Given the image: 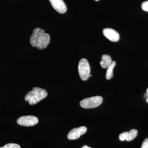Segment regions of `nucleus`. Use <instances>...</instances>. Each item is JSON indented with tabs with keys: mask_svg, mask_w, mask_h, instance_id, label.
<instances>
[{
	"mask_svg": "<svg viewBox=\"0 0 148 148\" xmlns=\"http://www.w3.org/2000/svg\"><path fill=\"white\" fill-rule=\"evenodd\" d=\"M79 74L83 81L88 79L90 75V67L88 61L85 58L80 60L78 64Z\"/></svg>",
	"mask_w": 148,
	"mask_h": 148,
	"instance_id": "20e7f679",
	"label": "nucleus"
},
{
	"mask_svg": "<svg viewBox=\"0 0 148 148\" xmlns=\"http://www.w3.org/2000/svg\"><path fill=\"white\" fill-rule=\"evenodd\" d=\"M38 122V119L34 116H24L18 118L17 123L18 125L24 126H34Z\"/></svg>",
	"mask_w": 148,
	"mask_h": 148,
	"instance_id": "39448f33",
	"label": "nucleus"
},
{
	"mask_svg": "<svg viewBox=\"0 0 148 148\" xmlns=\"http://www.w3.org/2000/svg\"><path fill=\"white\" fill-rule=\"evenodd\" d=\"M88 148V147H87V146L85 145L84 146H83V147H82V148Z\"/></svg>",
	"mask_w": 148,
	"mask_h": 148,
	"instance_id": "dca6fc26",
	"label": "nucleus"
},
{
	"mask_svg": "<svg viewBox=\"0 0 148 148\" xmlns=\"http://www.w3.org/2000/svg\"><path fill=\"white\" fill-rule=\"evenodd\" d=\"M88 148H90V147H88Z\"/></svg>",
	"mask_w": 148,
	"mask_h": 148,
	"instance_id": "a211bd4d",
	"label": "nucleus"
},
{
	"mask_svg": "<svg viewBox=\"0 0 148 148\" xmlns=\"http://www.w3.org/2000/svg\"><path fill=\"white\" fill-rule=\"evenodd\" d=\"M87 128L85 126H81L72 129L68 133L67 137L70 140H76L86 132Z\"/></svg>",
	"mask_w": 148,
	"mask_h": 148,
	"instance_id": "423d86ee",
	"label": "nucleus"
},
{
	"mask_svg": "<svg viewBox=\"0 0 148 148\" xmlns=\"http://www.w3.org/2000/svg\"><path fill=\"white\" fill-rule=\"evenodd\" d=\"M55 10L60 14H64L67 11V8L63 0H49Z\"/></svg>",
	"mask_w": 148,
	"mask_h": 148,
	"instance_id": "6e6552de",
	"label": "nucleus"
},
{
	"mask_svg": "<svg viewBox=\"0 0 148 148\" xmlns=\"http://www.w3.org/2000/svg\"><path fill=\"white\" fill-rule=\"evenodd\" d=\"M0 148H21L18 145L14 143H9Z\"/></svg>",
	"mask_w": 148,
	"mask_h": 148,
	"instance_id": "f8f14e48",
	"label": "nucleus"
},
{
	"mask_svg": "<svg viewBox=\"0 0 148 148\" xmlns=\"http://www.w3.org/2000/svg\"><path fill=\"white\" fill-rule=\"evenodd\" d=\"M142 9L145 11L148 12V1H146L144 2L142 4Z\"/></svg>",
	"mask_w": 148,
	"mask_h": 148,
	"instance_id": "ddd939ff",
	"label": "nucleus"
},
{
	"mask_svg": "<svg viewBox=\"0 0 148 148\" xmlns=\"http://www.w3.org/2000/svg\"><path fill=\"white\" fill-rule=\"evenodd\" d=\"M112 62V59L110 55L104 54L102 57L100 64L103 69H107L110 65Z\"/></svg>",
	"mask_w": 148,
	"mask_h": 148,
	"instance_id": "9d476101",
	"label": "nucleus"
},
{
	"mask_svg": "<svg viewBox=\"0 0 148 148\" xmlns=\"http://www.w3.org/2000/svg\"><path fill=\"white\" fill-rule=\"evenodd\" d=\"M46 90L39 87H34L32 90L26 94L25 100L29 102L30 105L37 104L47 96Z\"/></svg>",
	"mask_w": 148,
	"mask_h": 148,
	"instance_id": "f03ea898",
	"label": "nucleus"
},
{
	"mask_svg": "<svg viewBox=\"0 0 148 148\" xmlns=\"http://www.w3.org/2000/svg\"><path fill=\"white\" fill-rule=\"evenodd\" d=\"M50 41L49 34L45 33V31L40 28L34 29L33 34L30 37V42L33 47L38 49H43L47 47Z\"/></svg>",
	"mask_w": 148,
	"mask_h": 148,
	"instance_id": "f257e3e1",
	"label": "nucleus"
},
{
	"mask_svg": "<svg viewBox=\"0 0 148 148\" xmlns=\"http://www.w3.org/2000/svg\"><path fill=\"white\" fill-rule=\"evenodd\" d=\"M95 1H99V0H95Z\"/></svg>",
	"mask_w": 148,
	"mask_h": 148,
	"instance_id": "f3484780",
	"label": "nucleus"
},
{
	"mask_svg": "<svg viewBox=\"0 0 148 148\" xmlns=\"http://www.w3.org/2000/svg\"><path fill=\"white\" fill-rule=\"evenodd\" d=\"M103 98L101 96H96L85 98L80 102V106L84 108H92L102 104Z\"/></svg>",
	"mask_w": 148,
	"mask_h": 148,
	"instance_id": "7ed1b4c3",
	"label": "nucleus"
},
{
	"mask_svg": "<svg viewBox=\"0 0 148 148\" xmlns=\"http://www.w3.org/2000/svg\"><path fill=\"white\" fill-rule=\"evenodd\" d=\"M141 148H148V138H146L144 140Z\"/></svg>",
	"mask_w": 148,
	"mask_h": 148,
	"instance_id": "4468645a",
	"label": "nucleus"
},
{
	"mask_svg": "<svg viewBox=\"0 0 148 148\" xmlns=\"http://www.w3.org/2000/svg\"><path fill=\"white\" fill-rule=\"evenodd\" d=\"M138 131L137 130L132 129L128 132H123L119 136V139L121 141H131L134 140L138 135Z\"/></svg>",
	"mask_w": 148,
	"mask_h": 148,
	"instance_id": "1a4fd4ad",
	"label": "nucleus"
},
{
	"mask_svg": "<svg viewBox=\"0 0 148 148\" xmlns=\"http://www.w3.org/2000/svg\"><path fill=\"white\" fill-rule=\"evenodd\" d=\"M147 93L148 94L147 98V100H146V101H147V103H148V88L147 89Z\"/></svg>",
	"mask_w": 148,
	"mask_h": 148,
	"instance_id": "2eb2a0df",
	"label": "nucleus"
},
{
	"mask_svg": "<svg viewBox=\"0 0 148 148\" xmlns=\"http://www.w3.org/2000/svg\"><path fill=\"white\" fill-rule=\"evenodd\" d=\"M103 34L105 37L113 42H116L119 40V34L115 30L110 28H106L103 29Z\"/></svg>",
	"mask_w": 148,
	"mask_h": 148,
	"instance_id": "0eeeda50",
	"label": "nucleus"
},
{
	"mask_svg": "<svg viewBox=\"0 0 148 148\" xmlns=\"http://www.w3.org/2000/svg\"><path fill=\"white\" fill-rule=\"evenodd\" d=\"M116 63L115 61H112V63L110 66L107 68V73L106 75V79H110L113 76V70L114 67L116 66Z\"/></svg>",
	"mask_w": 148,
	"mask_h": 148,
	"instance_id": "9b49d317",
	"label": "nucleus"
}]
</instances>
